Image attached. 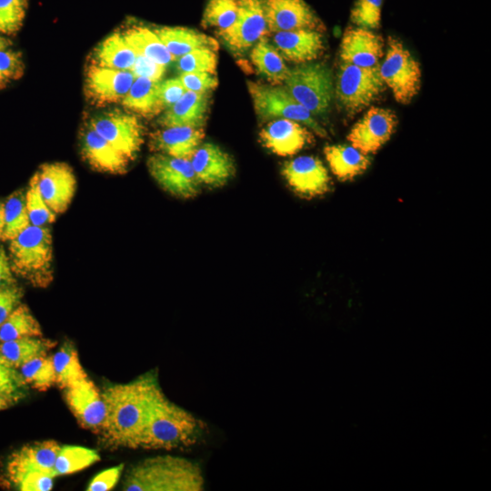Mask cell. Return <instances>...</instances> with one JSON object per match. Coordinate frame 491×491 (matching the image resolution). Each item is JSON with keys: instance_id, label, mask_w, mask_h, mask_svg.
I'll return each instance as SVG.
<instances>
[{"instance_id": "1", "label": "cell", "mask_w": 491, "mask_h": 491, "mask_svg": "<svg viewBox=\"0 0 491 491\" xmlns=\"http://www.w3.org/2000/svg\"><path fill=\"white\" fill-rule=\"evenodd\" d=\"M162 392L157 373L149 371L135 379L106 386L102 395L106 406V420L101 433L111 447L135 448L150 406Z\"/></svg>"}, {"instance_id": "2", "label": "cell", "mask_w": 491, "mask_h": 491, "mask_svg": "<svg viewBox=\"0 0 491 491\" xmlns=\"http://www.w3.org/2000/svg\"><path fill=\"white\" fill-rule=\"evenodd\" d=\"M203 423L160 392L154 399L135 448L171 450L194 445Z\"/></svg>"}, {"instance_id": "3", "label": "cell", "mask_w": 491, "mask_h": 491, "mask_svg": "<svg viewBox=\"0 0 491 491\" xmlns=\"http://www.w3.org/2000/svg\"><path fill=\"white\" fill-rule=\"evenodd\" d=\"M205 479L200 466L186 458L163 455L148 457L125 473V491H200Z\"/></svg>"}, {"instance_id": "4", "label": "cell", "mask_w": 491, "mask_h": 491, "mask_svg": "<svg viewBox=\"0 0 491 491\" xmlns=\"http://www.w3.org/2000/svg\"><path fill=\"white\" fill-rule=\"evenodd\" d=\"M15 275L38 288L54 279L53 240L50 229L30 225L10 240L8 254Z\"/></svg>"}, {"instance_id": "5", "label": "cell", "mask_w": 491, "mask_h": 491, "mask_svg": "<svg viewBox=\"0 0 491 491\" xmlns=\"http://www.w3.org/2000/svg\"><path fill=\"white\" fill-rule=\"evenodd\" d=\"M289 94L313 115H325L334 96L332 73L323 63L308 62L292 69L284 82Z\"/></svg>"}, {"instance_id": "6", "label": "cell", "mask_w": 491, "mask_h": 491, "mask_svg": "<svg viewBox=\"0 0 491 491\" xmlns=\"http://www.w3.org/2000/svg\"><path fill=\"white\" fill-rule=\"evenodd\" d=\"M247 87L259 120L267 121L277 118L294 120L306 125L316 135L326 137V131L285 86L247 81Z\"/></svg>"}, {"instance_id": "7", "label": "cell", "mask_w": 491, "mask_h": 491, "mask_svg": "<svg viewBox=\"0 0 491 491\" xmlns=\"http://www.w3.org/2000/svg\"><path fill=\"white\" fill-rule=\"evenodd\" d=\"M379 73L384 84L400 104H409L420 90L419 63L395 36L387 38L386 57L379 64Z\"/></svg>"}, {"instance_id": "8", "label": "cell", "mask_w": 491, "mask_h": 491, "mask_svg": "<svg viewBox=\"0 0 491 491\" xmlns=\"http://www.w3.org/2000/svg\"><path fill=\"white\" fill-rule=\"evenodd\" d=\"M379 64L361 67L347 63L340 65L336 94L348 115H355L371 105L385 90Z\"/></svg>"}, {"instance_id": "9", "label": "cell", "mask_w": 491, "mask_h": 491, "mask_svg": "<svg viewBox=\"0 0 491 491\" xmlns=\"http://www.w3.org/2000/svg\"><path fill=\"white\" fill-rule=\"evenodd\" d=\"M237 16L233 25L216 34L234 55L241 56L269 32L265 0H237Z\"/></svg>"}, {"instance_id": "10", "label": "cell", "mask_w": 491, "mask_h": 491, "mask_svg": "<svg viewBox=\"0 0 491 491\" xmlns=\"http://www.w3.org/2000/svg\"><path fill=\"white\" fill-rule=\"evenodd\" d=\"M146 165L153 179L169 195L180 199L199 195L201 184L189 159L155 153L148 157Z\"/></svg>"}, {"instance_id": "11", "label": "cell", "mask_w": 491, "mask_h": 491, "mask_svg": "<svg viewBox=\"0 0 491 491\" xmlns=\"http://www.w3.org/2000/svg\"><path fill=\"white\" fill-rule=\"evenodd\" d=\"M88 125L130 161L135 158L144 143V126L129 113L105 112L93 117Z\"/></svg>"}, {"instance_id": "12", "label": "cell", "mask_w": 491, "mask_h": 491, "mask_svg": "<svg viewBox=\"0 0 491 491\" xmlns=\"http://www.w3.org/2000/svg\"><path fill=\"white\" fill-rule=\"evenodd\" d=\"M63 391L65 401L79 426L101 434L106 420V406L96 385L87 376Z\"/></svg>"}, {"instance_id": "13", "label": "cell", "mask_w": 491, "mask_h": 491, "mask_svg": "<svg viewBox=\"0 0 491 491\" xmlns=\"http://www.w3.org/2000/svg\"><path fill=\"white\" fill-rule=\"evenodd\" d=\"M281 174L289 187L304 198L323 195L331 187L327 169L323 162L314 155H301L286 161Z\"/></svg>"}, {"instance_id": "14", "label": "cell", "mask_w": 491, "mask_h": 491, "mask_svg": "<svg viewBox=\"0 0 491 491\" xmlns=\"http://www.w3.org/2000/svg\"><path fill=\"white\" fill-rule=\"evenodd\" d=\"M397 123L396 115L392 110L371 106L353 125L347 140L365 155L376 153L389 141Z\"/></svg>"}, {"instance_id": "15", "label": "cell", "mask_w": 491, "mask_h": 491, "mask_svg": "<svg viewBox=\"0 0 491 491\" xmlns=\"http://www.w3.org/2000/svg\"><path fill=\"white\" fill-rule=\"evenodd\" d=\"M40 195L55 214L64 213L75 195L76 179L73 169L65 163L42 165L33 175Z\"/></svg>"}, {"instance_id": "16", "label": "cell", "mask_w": 491, "mask_h": 491, "mask_svg": "<svg viewBox=\"0 0 491 491\" xmlns=\"http://www.w3.org/2000/svg\"><path fill=\"white\" fill-rule=\"evenodd\" d=\"M265 13L269 33L326 27L305 0H265Z\"/></svg>"}, {"instance_id": "17", "label": "cell", "mask_w": 491, "mask_h": 491, "mask_svg": "<svg viewBox=\"0 0 491 491\" xmlns=\"http://www.w3.org/2000/svg\"><path fill=\"white\" fill-rule=\"evenodd\" d=\"M189 160L200 184L211 188L225 185L236 172L232 155L211 142L201 143Z\"/></svg>"}, {"instance_id": "18", "label": "cell", "mask_w": 491, "mask_h": 491, "mask_svg": "<svg viewBox=\"0 0 491 491\" xmlns=\"http://www.w3.org/2000/svg\"><path fill=\"white\" fill-rule=\"evenodd\" d=\"M135 76L129 70H116L91 64L86 70L85 92L92 103L104 105L122 102Z\"/></svg>"}, {"instance_id": "19", "label": "cell", "mask_w": 491, "mask_h": 491, "mask_svg": "<svg viewBox=\"0 0 491 491\" xmlns=\"http://www.w3.org/2000/svg\"><path fill=\"white\" fill-rule=\"evenodd\" d=\"M261 144L279 156L296 155L314 142L313 134L302 124L289 119L269 121L259 132Z\"/></svg>"}, {"instance_id": "20", "label": "cell", "mask_w": 491, "mask_h": 491, "mask_svg": "<svg viewBox=\"0 0 491 491\" xmlns=\"http://www.w3.org/2000/svg\"><path fill=\"white\" fill-rule=\"evenodd\" d=\"M384 45L382 36L372 30L348 27L342 37L339 55L343 63L372 67L379 64Z\"/></svg>"}, {"instance_id": "21", "label": "cell", "mask_w": 491, "mask_h": 491, "mask_svg": "<svg viewBox=\"0 0 491 491\" xmlns=\"http://www.w3.org/2000/svg\"><path fill=\"white\" fill-rule=\"evenodd\" d=\"M61 445L55 440L26 444L14 452L7 463L8 481L29 471H41L55 476L54 466Z\"/></svg>"}, {"instance_id": "22", "label": "cell", "mask_w": 491, "mask_h": 491, "mask_svg": "<svg viewBox=\"0 0 491 491\" xmlns=\"http://www.w3.org/2000/svg\"><path fill=\"white\" fill-rule=\"evenodd\" d=\"M272 41L283 58L297 64L317 59L325 49L322 32L314 29L277 32Z\"/></svg>"}, {"instance_id": "23", "label": "cell", "mask_w": 491, "mask_h": 491, "mask_svg": "<svg viewBox=\"0 0 491 491\" xmlns=\"http://www.w3.org/2000/svg\"><path fill=\"white\" fill-rule=\"evenodd\" d=\"M81 151L85 160L95 170L109 174H122L131 162L89 125L83 128Z\"/></svg>"}, {"instance_id": "24", "label": "cell", "mask_w": 491, "mask_h": 491, "mask_svg": "<svg viewBox=\"0 0 491 491\" xmlns=\"http://www.w3.org/2000/svg\"><path fill=\"white\" fill-rule=\"evenodd\" d=\"M204 137V128L168 126L150 135L149 146L156 153L189 159Z\"/></svg>"}, {"instance_id": "25", "label": "cell", "mask_w": 491, "mask_h": 491, "mask_svg": "<svg viewBox=\"0 0 491 491\" xmlns=\"http://www.w3.org/2000/svg\"><path fill=\"white\" fill-rule=\"evenodd\" d=\"M209 93L185 91L181 98L158 118L163 127L191 126L203 128L209 110Z\"/></svg>"}, {"instance_id": "26", "label": "cell", "mask_w": 491, "mask_h": 491, "mask_svg": "<svg viewBox=\"0 0 491 491\" xmlns=\"http://www.w3.org/2000/svg\"><path fill=\"white\" fill-rule=\"evenodd\" d=\"M155 32L175 59L195 49L217 51L219 46L216 39L187 27L163 26Z\"/></svg>"}, {"instance_id": "27", "label": "cell", "mask_w": 491, "mask_h": 491, "mask_svg": "<svg viewBox=\"0 0 491 491\" xmlns=\"http://www.w3.org/2000/svg\"><path fill=\"white\" fill-rule=\"evenodd\" d=\"M332 173L340 180H352L370 165V157L348 145H331L324 148Z\"/></svg>"}, {"instance_id": "28", "label": "cell", "mask_w": 491, "mask_h": 491, "mask_svg": "<svg viewBox=\"0 0 491 491\" xmlns=\"http://www.w3.org/2000/svg\"><path fill=\"white\" fill-rule=\"evenodd\" d=\"M135 57V52L127 44L122 33H114L94 49L91 64L111 69L130 71Z\"/></svg>"}, {"instance_id": "29", "label": "cell", "mask_w": 491, "mask_h": 491, "mask_svg": "<svg viewBox=\"0 0 491 491\" xmlns=\"http://www.w3.org/2000/svg\"><path fill=\"white\" fill-rule=\"evenodd\" d=\"M158 83L145 77H135L121 102L123 106L146 118L160 114L164 107L158 95Z\"/></svg>"}, {"instance_id": "30", "label": "cell", "mask_w": 491, "mask_h": 491, "mask_svg": "<svg viewBox=\"0 0 491 491\" xmlns=\"http://www.w3.org/2000/svg\"><path fill=\"white\" fill-rule=\"evenodd\" d=\"M56 342L43 336H28L0 342V355L6 365L17 369L29 360L47 355Z\"/></svg>"}, {"instance_id": "31", "label": "cell", "mask_w": 491, "mask_h": 491, "mask_svg": "<svg viewBox=\"0 0 491 491\" xmlns=\"http://www.w3.org/2000/svg\"><path fill=\"white\" fill-rule=\"evenodd\" d=\"M252 47L250 59L257 73L271 85H279L284 83L289 68L277 49L266 37L261 38Z\"/></svg>"}, {"instance_id": "32", "label": "cell", "mask_w": 491, "mask_h": 491, "mask_svg": "<svg viewBox=\"0 0 491 491\" xmlns=\"http://www.w3.org/2000/svg\"><path fill=\"white\" fill-rule=\"evenodd\" d=\"M122 35L136 55L145 56L165 66L176 60L162 43L155 30L145 26H133Z\"/></svg>"}, {"instance_id": "33", "label": "cell", "mask_w": 491, "mask_h": 491, "mask_svg": "<svg viewBox=\"0 0 491 491\" xmlns=\"http://www.w3.org/2000/svg\"><path fill=\"white\" fill-rule=\"evenodd\" d=\"M55 385L62 390L71 384L87 377L81 365L77 349L71 341L65 342L52 356Z\"/></svg>"}, {"instance_id": "34", "label": "cell", "mask_w": 491, "mask_h": 491, "mask_svg": "<svg viewBox=\"0 0 491 491\" xmlns=\"http://www.w3.org/2000/svg\"><path fill=\"white\" fill-rule=\"evenodd\" d=\"M28 336H43V331L29 307L20 303L0 326V342Z\"/></svg>"}, {"instance_id": "35", "label": "cell", "mask_w": 491, "mask_h": 491, "mask_svg": "<svg viewBox=\"0 0 491 491\" xmlns=\"http://www.w3.org/2000/svg\"><path fill=\"white\" fill-rule=\"evenodd\" d=\"M100 460L99 453L89 447L73 445L61 446L55 458V476L82 471Z\"/></svg>"}, {"instance_id": "36", "label": "cell", "mask_w": 491, "mask_h": 491, "mask_svg": "<svg viewBox=\"0 0 491 491\" xmlns=\"http://www.w3.org/2000/svg\"><path fill=\"white\" fill-rule=\"evenodd\" d=\"M4 232L2 240L10 241L31 224L25 205V192L17 190L4 202Z\"/></svg>"}, {"instance_id": "37", "label": "cell", "mask_w": 491, "mask_h": 491, "mask_svg": "<svg viewBox=\"0 0 491 491\" xmlns=\"http://www.w3.org/2000/svg\"><path fill=\"white\" fill-rule=\"evenodd\" d=\"M20 375L25 385L38 391H46L55 385V373L52 356H36L19 367Z\"/></svg>"}, {"instance_id": "38", "label": "cell", "mask_w": 491, "mask_h": 491, "mask_svg": "<svg viewBox=\"0 0 491 491\" xmlns=\"http://www.w3.org/2000/svg\"><path fill=\"white\" fill-rule=\"evenodd\" d=\"M237 11V0H206L202 25L205 27H215L216 32L224 31L233 25Z\"/></svg>"}, {"instance_id": "39", "label": "cell", "mask_w": 491, "mask_h": 491, "mask_svg": "<svg viewBox=\"0 0 491 491\" xmlns=\"http://www.w3.org/2000/svg\"><path fill=\"white\" fill-rule=\"evenodd\" d=\"M176 67L179 73H216L217 55L211 49H195L178 57Z\"/></svg>"}, {"instance_id": "40", "label": "cell", "mask_w": 491, "mask_h": 491, "mask_svg": "<svg viewBox=\"0 0 491 491\" xmlns=\"http://www.w3.org/2000/svg\"><path fill=\"white\" fill-rule=\"evenodd\" d=\"M25 205L32 225L45 226L55 221L56 215L43 200L33 176L25 191Z\"/></svg>"}, {"instance_id": "41", "label": "cell", "mask_w": 491, "mask_h": 491, "mask_svg": "<svg viewBox=\"0 0 491 491\" xmlns=\"http://www.w3.org/2000/svg\"><path fill=\"white\" fill-rule=\"evenodd\" d=\"M383 0H356L350 13L357 27L373 30L380 27Z\"/></svg>"}, {"instance_id": "42", "label": "cell", "mask_w": 491, "mask_h": 491, "mask_svg": "<svg viewBox=\"0 0 491 491\" xmlns=\"http://www.w3.org/2000/svg\"><path fill=\"white\" fill-rule=\"evenodd\" d=\"M27 0H0V34L13 35L25 16Z\"/></svg>"}, {"instance_id": "43", "label": "cell", "mask_w": 491, "mask_h": 491, "mask_svg": "<svg viewBox=\"0 0 491 491\" xmlns=\"http://www.w3.org/2000/svg\"><path fill=\"white\" fill-rule=\"evenodd\" d=\"M24 71L25 63L20 52L10 47L0 50V89L18 80Z\"/></svg>"}, {"instance_id": "44", "label": "cell", "mask_w": 491, "mask_h": 491, "mask_svg": "<svg viewBox=\"0 0 491 491\" xmlns=\"http://www.w3.org/2000/svg\"><path fill=\"white\" fill-rule=\"evenodd\" d=\"M55 477L48 473L29 471L10 479L9 482L22 491H49L54 486Z\"/></svg>"}, {"instance_id": "45", "label": "cell", "mask_w": 491, "mask_h": 491, "mask_svg": "<svg viewBox=\"0 0 491 491\" xmlns=\"http://www.w3.org/2000/svg\"><path fill=\"white\" fill-rule=\"evenodd\" d=\"M178 78L186 91L209 93L218 85L216 75L206 72L181 73Z\"/></svg>"}, {"instance_id": "46", "label": "cell", "mask_w": 491, "mask_h": 491, "mask_svg": "<svg viewBox=\"0 0 491 491\" xmlns=\"http://www.w3.org/2000/svg\"><path fill=\"white\" fill-rule=\"evenodd\" d=\"M124 464L105 469L96 474L88 483L86 491H108L119 482L124 471Z\"/></svg>"}, {"instance_id": "47", "label": "cell", "mask_w": 491, "mask_h": 491, "mask_svg": "<svg viewBox=\"0 0 491 491\" xmlns=\"http://www.w3.org/2000/svg\"><path fill=\"white\" fill-rule=\"evenodd\" d=\"M23 289L16 284L0 286V326L11 312L22 303Z\"/></svg>"}, {"instance_id": "48", "label": "cell", "mask_w": 491, "mask_h": 491, "mask_svg": "<svg viewBox=\"0 0 491 491\" xmlns=\"http://www.w3.org/2000/svg\"><path fill=\"white\" fill-rule=\"evenodd\" d=\"M165 68L166 66L157 64L145 56L136 55L130 71L135 77H145L158 82L161 81Z\"/></svg>"}, {"instance_id": "49", "label": "cell", "mask_w": 491, "mask_h": 491, "mask_svg": "<svg viewBox=\"0 0 491 491\" xmlns=\"http://www.w3.org/2000/svg\"><path fill=\"white\" fill-rule=\"evenodd\" d=\"M185 91L178 77L159 81L158 95L164 110L176 103Z\"/></svg>"}, {"instance_id": "50", "label": "cell", "mask_w": 491, "mask_h": 491, "mask_svg": "<svg viewBox=\"0 0 491 491\" xmlns=\"http://www.w3.org/2000/svg\"><path fill=\"white\" fill-rule=\"evenodd\" d=\"M25 382L0 383V411L15 405L23 397Z\"/></svg>"}, {"instance_id": "51", "label": "cell", "mask_w": 491, "mask_h": 491, "mask_svg": "<svg viewBox=\"0 0 491 491\" xmlns=\"http://www.w3.org/2000/svg\"><path fill=\"white\" fill-rule=\"evenodd\" d=\"M16 284L8 255L0 246V286Z\"/></svg>"}, {"instance_id": "52", "label": "cell", "mask_w": 491, "mask_h": 491, "mask_svg": "<svg viewBox=\"0 0 491 491\" xmlns=\"http://www.w3.org/2000/svg\"><path fill=\"white\" fill-rule=\"evenodd\" d=\"M23 380L20 373L16 369L5 364L0 355V383L21 382Z\"/></svg>"}, {"instance_id": "53", "label": "cell", "mask_w": 491, "mask_h": 491, "mask_svg": "<svg viewBox=\"0 0 491 491\" xmlns=\"http://www.w3.org/2000/svg\"><path fill=\"white\" fill-rule=\"evenodd\" d=\"M4 225V203L0 202V240L3 237Z\"/></svg>"}, {"instance_id": "54", "label": "cell", "mask_w": 491, "mask_h": 491, "mask_svg": "<svg viewBox=\"0 0 491 491\" xmlns=\"http://www.w3.org/2000/svg\"><path fill=\"white\" fill-rule=\"evenodd\" d=\"M11 45L12 42L9 39L0 35V50L9 48Z\"/></svg>"}]
</instances>
